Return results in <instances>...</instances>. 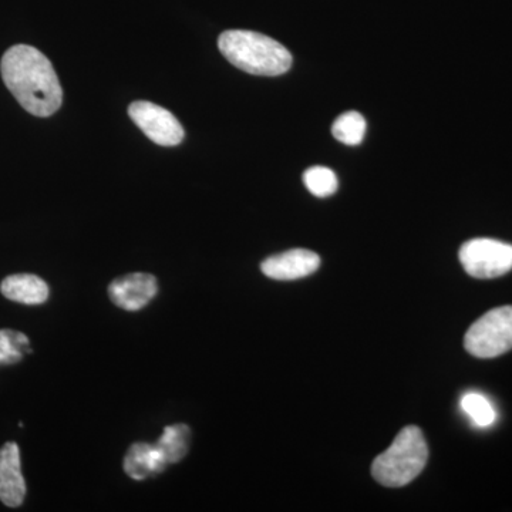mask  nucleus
Instances as JSON below:
<instances>
[{
    "label": "nucleus",
    "instance_id": "7",
    "mask_svg": "<svg viewBox=\"0 0 512 512\" xmlns=\"http://www.w3.org/2000/svg\"><path fill=\"white\" fill-rule=\"evenodd\" d=\"M157 279L150 274L121 276L109 286V295L114 305L128 312H137L156 298Z\"/></svg>",
    "mask_w": 512,
    "mask_h": 512
},
{
    "label": "nucleus",
    "instance_id": "9",
    "mask_svg": "<svg viewBox=\"0 0 512 512\" xmlns=\"http://www.w3.org/2000/svg\"><path fill=\"white\" fill-rule=\"evenodd\" d=\"M26 483L20 468L19 446L9 441L0 448V501L6 507H20L25 500Z\"/></svg>",
    "mask_w": 512,
    "mask_h": 512
},
{
    "label": "nucleus",
    "instance_id": "8",
    "mask_svg": "<svg viewBox=\"0 0 512 512\" xmlns=\"http://www.w3.org/2000/svg\"><path fill=\"white\" fill-rule=\"evenodd\" d=\"M320 266V258L308 249H291L284 254L269 256L262 262V272L276 281H295L315 274Z\"/></svg>",
    "mask_w": 512,
    "mask_h": 512
},
{
    "label": "nucleus",
    "instance_id": "11",
    "mask_svg": "<svg viewBox=\"0 0 512 512\" xmlns=\"http://www.w3.org/2000/svg\"><path fill=\"white\" fill-rule=\"evenodd\" d=\"M0 292L9 301L25 305H42L49 298V286L36 275L19 274L8 276L0 284Z\"/></svg>",
    "mask_w": 512,
    "mask_h": 512
},
{
    "label": "nucleus",
    "instance_id": "3",
    "mask_svg": "<svg viewBox=\"0 0 512 512\" xmlns=\"http://www.w3.org/2000/svg\"><path fill=\"white\" fill-rule=\"evenodd\" d=\"M429 460V446L419 427H404L392 446L373 461L372 476L384 487L410 484Z\"/></svg>",
    "mask_w": 512,
    "mask_h": 512
},
{
    "label": "nucleus",
    "instance_id": "12",
    "mask_svg": "<svg viewBox=\"0 0 512 512\" xmlns=\"http://www.w3.org/2000/svg\"><path fill=\"white\" fill-rule=\"evenodd\" d=\"M191 430L185 424H174L165 427L163 434L158 439L156 446L163 454L164 460L170 464L183 460L185 454L190 450Z\"/></svg>",
    "mask_w": 512,
    "mask_h": 512
},
{
    "label": "nucleus",
    "instance_id": "1",
    "mask_svg": "<svg viewBox=\"0 0 512 512\" xmlns=\"http://www.w3.org/2000/svg\"><path fill=\"white\" fill-rule=\"evenodd\" d=\"M3 82L20 106L36 117H50L62 106L63 90L52 63L35 47H10L0 62Z\"/></svg>",
    "mask_w": 512,
    "mask_h": 512
},
{
    "label": "nucleus",
    "instance_id": "14",
    "mask_svg": "<svg viewBox=\"0 0 512 512\" xmlns=\"http://www.w3.org/2000/svg\"><path fill=\"white\" fill-rule=\"evenodd\" d=\"M28 353H32V349L26 335L10 329L0 330V366L15 365Z\"/></svg>",
    "mask_w": 512,
    "mask_h": 512
},
{
    "label": "nucleus",
    "instance_id": "15",
    "mask_svg": "<svg viewBox=\"0 0 512 512\" xmlns=\"http://www.w3.org/2000/svg\"><path fill=\"white\" fill-rule=\"evenodd\" d=\"M303 183L315 197L325 198L335 194L338 190V177L328 167L315 165L303 174Z\"/></svg>",
    "mask_w": 512,
    "mask_h": 512
},
{
    "label": "nucleus",
    "instance_id": "16",
    "mask_svg": "<svg viewBox=\"0 0 512 512\" xmlns=\"http://www.w3.org/2000/svg\"><path fill=\"white\" fill-rule=\"evenodd\" d=\"M461 407H463L464 412L468 414V417L478 427L491 426V424H494L495 419H497V413H495L493 404L483 394L467 393L461 399Z\"/></svg>",
    "mask_w": 512,
    "mask_h": 512
},
{
    "label": "nucleus",
    "instance_id": "4",
    "mask_svg": "<svg viewBox=\"0 0 512 512\" xmlns=\"http://www.w3.org/2000/svg\"><path fill=\"white\" fill-rule=\"evenodd\" d=\"M464 346L470 355L493 359L512 349V306L485 313L467 330Z\"/></svg>",
    "mask_w": 512,
    "mask_h": 512
},
{
    "label": "nucleus",
    "instance_id": "5",
    "mask_svg": "<svg viewBox=\"0 0 512 512\" xmlns=\"http://www.w3.org/2000/svg\"><path fill=\"white\" fill-rule=\"evenodd\" d=\"M458 256L464 271L477 279L498 278L512 269V245L495 239H471Z\"/></svg>",
    "mask_w": 512,
    "mask_h": 512
},
{
    "label": "nucleus",
    "instance_id": "6",
    "mask_svg": "<svg viewBox=\"0 0 512 512\" xmlns=\"http://www.w3.org/2000/svg\"><path fill=\"white\" fill-rule=\"evenodd\" d=\"M131 120L151 141L163 147H174L183 141L184 128L173 113L150 101H134L128 107Z\"/></svg>",
    "mask_w": 512,
    "mask_h": 512
},
{
    "label": "nucleus",
    "instance_id": "10",
    "mask_svg": "<svg viewBox=\"0 0 512 512\" xmlns=\"http://www.w3.org/2000/svg\"><path fill=\"white\" fill-rule=\"evenodd\" d=\"M123 466L128 476L141 481L163 473L168 463L156 444L136 443L127 451Z\"/></svg>",
    "mask_w": 512,
    "mask_h": 512
},
{
    "label": "nucleus",
    "instance_id": "13",
    "mask_svg": "<svg viewBox=\"0 0 512 512\" xmlns=\"http://www.w3.org/2000/svg\"><path fill=\"white\" fill-rule=\"evenodd\" d=\"M336 140L346 146H359L366 134V120L357 111H348L336 119L332 126Z\"/></svg>",
    "mask_w": 512,
    "mask_h": 512
},
{
    "label": "nucleus",
    "instance_id": "2",
    "mask_svg": "<svg viewBox=\"0 0 512 512\" xmlns=\"http://www.w3.org/2000/svg\"><path fill=\"white\" fill-rule=\"evenodd\" d=\"M222 55L242 72L281 76L292 66V55L272 37L251 30H227L218 39Z\"/></svg>",
    "mask_w": 512,
    "mask_h": 512
}]
</instances>
